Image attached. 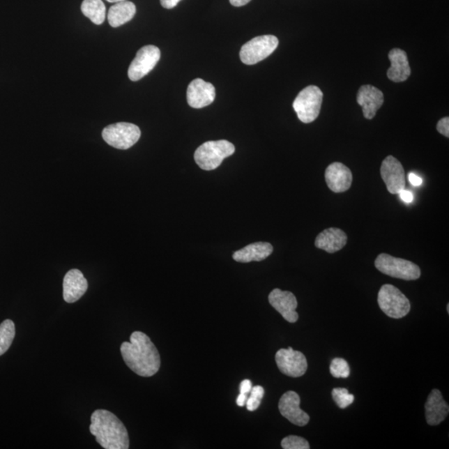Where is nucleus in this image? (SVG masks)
Returning <instances> with one entry per match:
<instances>
[{
    "instance_id": "nucleus-13",
    "label": "nucleus",
    "mask_w": 449,
    "mask_h": 449,
    "mask_svg": "<svg viewBox=\"0 0 449 449\" xmlns=\"http://www.w3.org/2000/svg\"><path fill=\"white\" fill-rule=\"evenodd\" d=\"M269 302L287 321L296 323L299 319V314L296 312L298 302L293 293L274 289L270 293Z\"/></svg>"
},
{
    "instance_id": "nucleus-14",
    "label": "nucleus",
    "mask_w": 449,
    "mask_h": 449,
    "mask_svg": "<svg viewBox=\"0 0 449 449\" xmlns=\"http://www.w3.org/2000/svg\"><path fill=\"white\" fill-rule=\"evenodd\" d=\"M215 89L213 84L201 79H194L190 83L187 91V100L193 109H202L209 106L215 100Z\"/></svg>"
},
{
    "instance_id": "nucleus-23",
    "label": "nucleus",
    "mask_w": 449,
    "mask_h": 449,
    "mask_svg": "<svg viewBox=\"0 0 449 449\" xmlns=\"http://www.w3.org/2000/svg\"><path fill=\"white\" fill-rule=\"evenodd\" d=\"M81 10L94 24L100 25L106 18V6L102 0H84Z\"/></svg>"
},
{
    "instance_id": "nucleus-28",
    "label": "nucleus",
    "mask_w": 449,
    "mask_h": 449,
    "mask_svg": "<svg viewBox=\"0 0 449 449\" xmlns=\"http://www.w3.org/2000/svg\"><path fill=\"white\" fill-rule=\"evenodd\" d=\"M282 447L284 449H309L310 444L304 438L291 435L282 439Z\"/></svg>"
},
{
    "instance_id": "nucleus-34",
    "label": "nucleus",
    "mask_w": 449,
    "mask_h": 449,
    "mask_svg": "<svg viewBox=\"0 0 449 449\" xmlns=\"http://www.w3.org/2000/svg\"><path fill=\"white\" fill-rule=\"evenodd\" d=\"M248 399V395L240 394L236 399L237 405L240 406V407H243V406H245V404H247Z\"/></svg>"
},
{
    "instance_id": "nucleus-18",
    "label": "nucleus",
    "mask_w": 449,
    "mask_h": 449,
    "mask_svg": "<svg viewBox=\"0 0 449 449\" xmlns=\"http://www.w3.org/2000/svg\"><path fill=\"white\" fill-rule=\"evenodd\" d=\"M449 413L448 404L444 401L441 392L433 390L425 404V417L427 424L436 426L446 420Z\"/></svg>"
},
{
    "instance_id": "nucleus-30",
    "label": "nucleus",
    "mask_w": 449,
    "mask_h": 449,
    "mask_svg": "<svg viewBox=\"0 0 449 449\" xmlns=\"http://www.w3.org/2000/svg\"><path fill=\"white\" fill-rule=\"evenodd\" d=\"M252 383L249 381V379H244L243 382L240 383V394H243L248 395L252 391Z\"/></svg>"
},
{
    "instance_id": "nucleus-15",
    "label": "nucleus",
    "mask_w": 449,
    "mask_h": 449,
    "mask_svg": "<svg viewBox=\"0 0 449 449\" xmlns=\"http://www.w3.org/2000/svg\"><path fill=\"white\" fill-rule=\"evenodd\" d=\"M325 178L328 187L335 193L348 191L351 187L353 181L351 171L340 162L330 164L326 168Z\"/></svg>"
},
{
    "instance_id": "nucleus-31",
    "label": "nucleus",
    "mask_w": 449,
    "mask_h": 449,
    "mask_svg": "<svg viewBox=\"0 0 449 449\" xmlns=\"http://www.w3.org/2000/svg\"><path fill=\"white\" fill-rule=\"evenodd\" d=\"M399 197L406 203H411L413 201V195L408 190H402L399 193Z\"/></svg>"
},
{
    "instance_id": "nucleus-1",
    "label": "nucleus",
    "mask_w": 449,
    "mask_h": 449,
    "mask_svg": "<svg viewBox=\"0 0 449 449\" xmlns=\"http://www.w3.org/2000/svg\"><path fill=\"white\" fill-rule=\"evenodd\" d=\"M120 351L125 364L139 376L152 377L158 372L161 358L158 349L142 332H133L130 342H123Z\"/></svg>"
},
{
    "instance_id": "nucleus-4",
    "label": "nucleus",
    "mask_w": 449,
    "mask_h": 449,
    "mask_svg": "<svg viewBox=\"0 0 449 449\" xmlns=\"http://www.w3.org/2000/svg\"><path fill=\"white\" fill-rule=\"evenodd\" d=\"M323 101V93L317 86H308L298 94L293 109L302 123H310L318 118Z\"/></svg>"
},
{
    "instance_id": "nucleus-21",
    "label": "nucleus",
    "mask_w": 449,
    "mask_h": 449,
    "mask_svg": "<svg viewBox=\"0 0 449 449\" xmlns=\"http://www.w3.org/2000/svg\"><path fill=\"white\" fill-rule=\"evenodd\" d=\"M273 252V247L268 243H256L237 250L233 254V259L237 262L249 263L261 261L271 256Z\"/></svg>"
},
{
    "instance_id": "nucleus-7",
    "label": "nucleus",
    "mask_w": 449,
    "mask_h": 449,
    "mask_svg": "<svg viewBox=\"0 0 449 449\" xmlns=\"http://www.w3.org/2000/svg\"><path fill=\"white\" fill-rule=\"evenodd\" d=\"M102 135L107 144L116 149L127 150L139 140L141 130L135 124L118 123L103 129Z\"/></svg>"
},
{
    "instance_id": "nucleus-27",
    "label": "nucleus",
    "mask_w": 449,
    "mask_h": 449,
    "mask_svg": "<svg viewBox=\"0 0 449 449\" xmlns=\"http://www.w3.org/2000/svg\"><path fill=\"white\" fill-rule=\"evenodd\" d=\"M250 395L248 399L245 406H247V409L249 411H256V410L260 407L263 397H264V388L260 386H254L252 387V391H250Z\"/></svg>"
},
{
    "instance_id": "nucleus-11",
    "label": "nucleus",
    "mask_w": 449,
    "mask_h": 449,
    "mask_svg": "<svg viewBox=\"0 0 449 449\" xmlns=\"http://www.w3.org/2000/svg\"><path fill=\"white\" fill-rule=\"evenodd\" d=\"M381 174L388 191L391 194H399L405 188L404 169L402 164L395 157L388 156L383 160Z\"/></svg>"
},
{
    "instance_id": "nucleus-16",
    "label": "nucleus",
    "mask_w": 449,
    "mask_h": 449,
    "mask_svg": "<svg viewBox=\"0 0 449 449\" xmlns=\"http://www.w3.org/2000/svg\"><path fill=\"white\" fill-rule=\"evenodd\" d=\"M88 280L79 270L69 271L64 276L63 288V299L67 303H75L87 291Z\"/></svg>"
},
{
    "instance_id": "nucleus-5",
    "label": "nucleus",
    "mask_w": 449,
    "mask_h": 449,
    "mask_svg": "<svg viewBox=\"0 0 449 449\" xmlns=\"http://www.w3.org/2000/svg\"><path fill=\"white\" fill-rule=\"evenodd\" d=\"M374 265L381 273L397 279L416 280L421 275L420 267L412 261L394 257L388 254H379L375 260Z\"/></svg>"
},
{
    "instance_id": "nucleus-25",
    "label": "nucleus",
    "mask_w": 449,
    "mask_h": 449,
    "mask_svg": "<svg viewBox=\"0 0 449 449\" xmlns=\"http://www.w3.org/2000/svg\"><path fill=\"white\" fill-rule=\"evenodd\" d=\"M330 371L332 376L336 379H347L351 374L347 361L341 358H335L331 361Z\"/></svg>"
},
{
    "instance_id": "nucleus-12",
    "label": "nucleus",
    "mask_w": 449,
    "mask_h": 449,
    "mask_svg": "<svg viewBox=\"0 0 449 449\" xmlns=\"http://www.w3.org/2000/svg\"><path fill=\"white\" fill-rule=\"evenodd\" d=\"M300 404L299 395L294 391H288L280 399L279 410L282 416L291 424L303 427L308 425L310 416L300 409Z\"/></svg>"
},
{
    "instance_id": "nucleus-37",
    "label": "nucleus",
    "mask_w": 449,
    "mask_h": 449,
    "mask_svg": "<svg viewBox=\"0 0 449 449\" xmlns=\"http://www.w3.org/2000/svg\"><path fill=\"white\" fill-rule=\"evenodd\" d=\"M447 310H448V313H449V307H448V305H447Z\"/></svg>"
},
{
    "instance_id": "nucleus-35",
    "label": "nucleus",
    "mask_w": 449,
    "mask_h": 449,
    "mask_svg": "<svg viewBox=\"0 0 449 449\" xmlns=\"http://www.w3.org/2000/svg\"><path fill=\"white\" fill-rule=\"evenodd\" d=\"M250 1H252V0H230V3H231V6L235 7L244 6H245V4H248Z\"/></svg>"
},
{
    "instance_id": "nucleus-19",
    "label": "nucleus",
    "mask_w": 449,
    "mask_h": 449,
    "mask_svg": "<svg viewBox=\"0 0 449 449\" xmlns=\"http://www.w3.org/2000/svg\"><path fill=\"white\" fill-rule=\"evenodd\" d=\"M347 236L339 228H328L317 236L314 245L328 253H335L345 247Z\"/></svg>"
},
{
    "instance_id": "nucleus-32",
    "label": "nucleus",
    "mask_w": 449,
    "mask_h": 449,
    "mask_svg": "<svg viewBox=\"0 0 449 449\" xmlns=\"http://www.w3.org/2000/svg\"><path fill=\"white\" fill-rule=\"evenodd\" d=\"M181 1V0H160L162 6L164 8H167V10H172V8L178 6V3Z\"/></svg>"
},
{
    "instance_id": "nucleus-9",
    "label": "nucleus",
    "mask_w": 449,
    "mask_h": 449,
    "mask_svg": "<svg viewBox=\"0 0 449 449\" xmlns=\"http://www.w3.org/2000/svg\"><path fill=\"white\" fill-rule=\"evenodd\" d=\"M160 58H161V52L158 47L154 45L142 47L138 50L135 59L129 66V79L136 82L148 75L157 66Z\"/></svg>"
},
{
    "instance_id": "nucleus-22",
    "label": "nucleus",
    "mask_w": 449,
    "mask_h": 449,
    "mask_svg": "<svg viewBox=\"0 0 449 449\" xmlns=\"http://www.w3.org/2000/svg\"><path fill=\"white\" fill-rule=\"evenodd\" d=\"M136 12L135 4L132 2L116 3L109 8L107 20L112 27L118 28L132 20Z\"/></svg>"
},
{
    "instance_id": "nucleus-36",
    "label": "nucleus",
    "mask_w": 449,
    "mask_h": 449,
    "mask_svg": "<svg viewBox=\"0 0 449 449\" xmlns=\"http://www.w3.org/2000/svg\"><path fill=\"white\" fill-rule=\"evenodd\" d=\"M107 1L110 3H119L123 1H127V0H107Z\"/></svg>"
},
{
    "instance_id": "nucleus-3",
    "label": "nucleus",
    "mask_w": 449,
    "mask_h": 449,
    "mask_svg": "<svg viewBox=\"0 0 449 449\" xmlns=\"http://www.w3.org/2000/svg\"><path fill=\"white\" fill-rule=\"evenodd\" d=\"M235 151V146L227 140L209 141L196 150L194 158L202 170L213 171L221 165L224 158L234 154Z\"/></svg>"
},
{
    "instance_id": "nucleus-17",
    "label": "nucleus",
    "mask_w": 449,
    "mask_h": 449,
    "mask_svg": "<svg viewBox=\"0 0 449 449\" xmlns=\"http://www.w3.org/2000/svg\"><path fill=\"white\" fill-rule=\"evenodd\" d=\"M383 100V93L372 85L362 86L357 94V102L363 107V114L367 119L374 118Z\"/></svg>"
},
{
    "instance_id": "nucleus-26",
    "label": "nucleus",
    "mask_w": 449,
    "mask_h": 449,
    "mask_svg": "<svg viewBox=\"0 0 449 449\" xmlns=\"http://www.w3.org/2000/svg\"><path fill=\"white\" fill-rule=\"evenodd\" d=\"M332 397L338 407L340 409H347L355 401V396L349 394L347 388H335L332 390Z\"/></svg>"
},
{
    "instance_id": "nucleus-20",
    "label": "nucleus",
    "mask_w": 449,
    "mask_h": 449,
    "mask_svg": "<svg viewBox=\"0 0 449 449\" xmlns=\"http://www.w3.org/2000/svg\"><path fill=\"white\" fill-rule=\"evenodd\" d=\"M391 67L388 68L387 76L395 83H401L409 79L411 68L409 67L407 54L400 49H394L388 54Z\"/></svg>"
},
{
    "instance_id": "nucleus-8",
    "label": "nucleus",
    "mask_w": 449,
    "mask_h": 449,
    "mask_svg": "<svg viewBox=\"0 0 449 449\" xmlns=\"http://www.w3.org/2000/svg\"><path fill=\"white\" fill-rule=\"evenodd\" d=\"M278 38L274 36H262L252 38L241 47L240 58L247 66H254L268 58L278 47Z\"/></svg>"
},
{
    "instance_id": "nucleus-33",
    "label": "nucleus",
    "mask_w": 449,
    "mask_h": 449,
    "mask_svg": "<svg viewBox=\"0 0 449 449\" xmlns=\"http://www.w3.org/2000/svg\"><path fill=\"white\" fill-rule=\"evenodd\" d=\"M409 180L410 181V183L413 185H420L423 183L422 178L416 174H413V172H411V174H409Z\"/></svg>"
},
{
    "instance_id": "nucleus-2",
    "label": "nucleus",
    "mask_w": 449,
    "mask_h": 449,
    "mask_svg": "<svg viewBox=\"0 0 449 449\" xmlns=\"http://www.w3.org/2000/svg\"><path fill=\"white\" fill-rule=\"evenodd\" d=\"M90 433L105 449L129 448V436L126 427L114 413L98 409L91 416Z\"/></svg>"
},
{
    "instance_id": "nucleus-10",
    "label": "nucleus",
    "mask_w": 449,
    "mask_h": 449,
    "mask_svg": "<svg viewBox=\"0 0 449 449\" xmlns=\"http://www.w3.org/2000/svg\"><path fill=\"white\" fill-rule=\"evenodd\" d=\"M275 362L280 372L292 378L303 376L308 369L304 353L294 351L291 347L280 349L276 353Z\"/></svg>"
},
{
    "instance_id": "nucleus-6",
    "label": "nucleus",
    "mask_w": 449,
    "mask_h": 449,
    "mask_svg": "<svg viewBox=\"0 0 449 449\" xmlns=\"http://www.w3.org/2000/svg\"><path fill=\"white\" fill-rule=\"evenodd\" d=\"M378 304L382 312L393 319H401L407 315L411 305L398 288L392 284H383L378 294Z\"/></svg>"
},
{
    "instance_id": "nucleus-29",
    "label": "nucleus",
    "mask_w": 449,
    "mask_h": 449,
    "mask_svg": "<svg viewBox=\"0 0 449 449\" xmlns=\"http://www.w3.org/2000/svg\"><path fill=\"white\" fill-rule=\"evenodd\" d=\"M437 130L439 133H441L442 135L446 137H449V118L446 116V118L442 119L439 121L437 124Z\"/></svg>"
},
{
    "instance_id": "nucleus-24",
    "label": "nucleus",
    "mask_w": 449,
    "mask_h": 449,
    "mask_svg": "<svg viewBox=\"0 0 449 449\" xmlns=\"http://www.w3.org/2000/svg\"><path fill=\"white\" fill-rule=\"evenodd\" d=\"M15 337V323L11 319H6L0 325V356L10 349Z\"/></svg>"
}]
</instances>
